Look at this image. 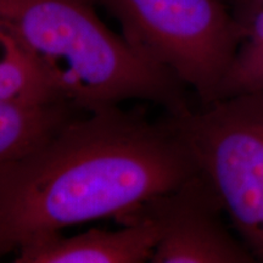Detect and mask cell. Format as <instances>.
Returning <instances> with one entry per match:
<instances>
[{
  "mask_svg": "<svg viewBox=\"0 0 263 263\" xmlns=\"http://www.w3.org/2000/svg\"><path fill=\"white\" fill-rule=\"evenodd\" d=\"M78 111L67 101L26 104L0 99V167L47 140Z\"/></svg>",
  "mask_w": 263,
  "mask_h": 263,
  "instance_id": "cell-7",
  "label": "cell"
},
{
  "mask_svg": "<svg viewBox=\"0 0 263 263\" xmlns=\"http://www.w3.org/2000/svg\"><path fill=\"white\" fill-rule=\"evenodd\" d=\"M0 99L26 104L66 101L16 33L0 20Z\"/></svg>",
  "mask_w": 263,
  "mask_h": 263,
  "instance_id": "cell-9",
  "label": "cell"
},
{
  "mask_svg": "<svg viewBox=\"0 0 263 263\" xmlns=\"http://www.w3.org/2000/svg\"><path fill=\"white\" fill-rule=\"evenodd\" d=\"M159 232L147 219H132L117 230L90 229L73 236L42 235L17 250V263L150 262Z\"/></svg>",
  "mask_w": 263,
  "mask_h": 263,
  "instance_id": "cell-6",
  "label": "cell"
},
{
  "mask_svg": "<svg viewBox=\"0 0 263 263\" xmlns=\"http://www.w3.org/2000/svg\"><path fill=\"white\" fill-rule=\"evenodd\" d=\"M164 118L221 197L235 233L263 262V91Z\"/></svg>",
  "mask_w": 263,
  "mask_h": 263,
  "instance_id": "cell-3",
  "label": "cell"
},
{
  "mask_svg": "<svg viewBox=\"0 0 263 263\" xmlns=\"http://www.w3.org/2000/svg\"><path fill=\"white\" fill-rule=\"evenodd\" d=\"M221 197L201 173L118 219H147L159 238L153 263H254L255 256L224 219ZM228 217V216H227Z\"/></svg>",
  "mask_w": 263,
  "mask_h": 263,
  "instance_id": "cell-5",
  "label": "cell"
},
{
  "mask_svg": "<svg viewBox=\"0 0 263 263\" xmlns=\"http://www.w3.org/2000/svg\"><path fill=\"white\" fill-rule=\"evenodd\" d=\"M120 22L128 44L176 74L200 105L218 99L239 47V27L224 0H95Z\"/></svg>",
  "mask_w": 263,
  "mask_h": 263,
  "instance_id": "cell-4",
  "label": "cell"
},
{
  "mask_svg": "<svg viewBox=\"0 0 263 263\" xmlns=\"http://www.w3.org/2000/svg\"><path fill=\"white\" fill-rule=\"evenodd\" d=\"M197 173L164 117L120 106L78 115L0 167V256L67 227L118 221Z\"/></svg>",
  "mask_w": 263,
  "mask_h": 263,
  "instance_id": "cell-1",
  "label": "cell"
},
{
  "mask_svg": "<svg viewBox=\"0 0 263 263\" xmlns=\"http://www.w3.org/2000/svg\"><path fill=\"white\" fill-rule=\"evenodd\" d=\"M94 0H0V20L26 45L64 100L84 112L127 100L168 115L192 106L189 88L146 61L99 17Z\"/></svg>",
  "mask_w": 263,
  "mask_h": 263,
  "instance_id": "cell-2",
  "label": "cell"
},
{
  "mask_svg": "<svg viewBox=\"0 0 263 263\" xmlns=\"http://www.w3.org/2000/svg\"><path fill=\"white\" fill-rule=\"evenodd\" d=\"M228 3L239 27L240 42L222 81L218 99L263 91V0Z\"/></svg>",
  "mask_w": 263,
  "mask_h": 263,
  "instance_id": "cell-8",
  "label": "cell"
}]
</instances>
